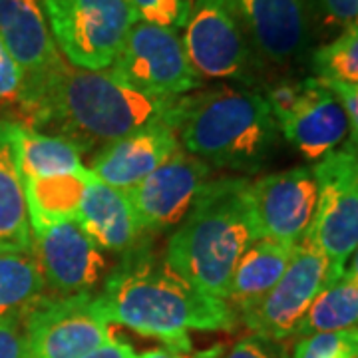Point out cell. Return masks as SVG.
Masks as SVG:
<instances>
[{"label":"cell","mask_w":358,"mask_h":358,"mask_svg":"<svg viewBox=\"0 0 358 358\" xmlns=\"http://www.w3.org/2000/svg\"><path fill=\"white\" fill-rule=\"evenodd\" d=\"M334 281L336 277L327 255L305 237L294 247L291 263L279 282L255 305L241 310L245 327L251 334L275 343L291 338L313 301Z\"/></svg>","instance_id":"ba28073f"},{"label":"cell","mask_w":358,"mask_h":358,"mask_svg":"<svg viewBox=\"0 0 358 358\" xmlns=\"http://www.w3.org/2000/svg\"><path fill=\"white\" fill-rule=\"evenodd\" d=\"M0 255H32V229L8 120H0Z\"/></svg>","instance_id":"d6986e66"},{"label":"cell","mask_w":358,"mask_h":358,"mask_svg":"<svg viewBox=\"0 0 358 358\" xmlns=\"http://www.w3.org/2000/svg\"><path fill=\"white\" fill-rule=\"evenodd\" d=\"M110 68L131 88L154 98H179L201 86L178 30L141 20Z\"/></svg>","instance_id":"9c48e42d"},{"label":"cell","mask_w":358,"mask_h":358,"mask_svg":"<svg viewBox=\"0 0 358 358\" xmlns=\"http://www.w3.org/2000/svg\"><path fill=\"white\" fill-rule=\"evenodd\" d=\"M136 358H187L179 352H173L169 348H152V350H145L141 355H136Z\"/></svg>","instance_id":"836d02e7"},{"label":"cell","mask_w":358,"mask_h":358,"mask_svg":"<svg viewBox=\"0 0 358 358\" xmlns=\"http://www.w3.org/2000/svg\"><path fill=\"white\" fill-rule=\"evenodd\" d=\"M355 22H357V24H358V13H357V20H355Z\"/></svg>","instance_id":"d590c367"},{"label":"cell","mask_w":358,"mask_h":358,"mask_svg":"<svg viewBox=\"0 0 358 358\" xmlns=\"http://www.w3.org/2000/svg\"><path fill=\"white\" fill-rule=\"evenodd\" d=\"M141 22L166 26V28H185L193 8V0H131Z\"/></svg>","instance_id":"4316f807"},{"label":"cell","mask_w":358,"mask_h":358,"mask_svg":"<svg viewBox=\"0 0 358 358\" xmlns=\"http://www.w3.org/2000/svg\"><path fill=\"white\" fill-rule=\"evenodd\" d=\"M52 38L66 62L108 70L140 20L131 0H40Z\"/></svg>","instance_id":"5b68a950"},{"label":"cell","mask_w":358,"mask_h":358,"mask_svg":"<svg viewBox=\"0 0 358 358\" xmlns=\"http://www.w3.org/2000/svg\"><path fill=\"white\" fill-rule=\"evenodd\" d=\"M46 282L32 255H0V317L20 313L42 296Z\"/></svg>","instance_id":"cb8c5ba5"},{"label":"cell","mask_w":358,"mask_h":358,"mask_svg":"<svg viewBox=\"0 0 358 358\" xmlns=\"http://www.w3.org/2000/svg\"><path fill=\"white\" fill-rule=\"evenodd\" d=\"M211 167L179 148L152 176L126 189L143 233H162L179 225L209 181Z\"/></svg>","instance_id":"7c38bea8"},{"label":"cell","mask_w":358,"mask_h":358,"mask_svg":"<svg viewBox=\"0 0 358 358\" xmlns=\"http://www.w3.org/2000/svg\"><path fill=\"white\" fill-rule=\"evenodd\" d=\"M291 358H358V329L296 338Z\"/></svg>","instance_id":"484cf974"},{"label":"cell","mask_w":358,"mask_h":358,"mask_svg":"<svg viewBox=\"0 0 358 358\" xmlns=\"http://www.w3.org/2000/svg\"><path fill=\"white\" fill-rule=\"evenodd\" d=\"M319 201L307 237L327 255L334 277H343L358 247V148L350 141L313 167Z\"/></svg>","instance_id":"8992f818"},{"label":"cell","mask_w":358,"mask_h":358,"mask_svg":"<svg viewBox=\"0 0 358 358\" xmlns=\"http://www.w3.org/2000/svg\"><path fill=\"white\" fill-rule=\"evenodd\" d=\"M350 261V267L346 268V273L355 279V281H358V247H357V251L352 253V257L348 259Z\"/></svg>","instance_id":"e575fe53"},{"label":"cell","mask_w":358,"mask_h":358,"mask_svg":"<svg viewBox=\"0 0 358 358\" xmlns=\"http://www.w3.org/2000/svg\"><path fill=\"white\" fill-rule=\"evenodd\" d=\"M24 358H82L106 345L110 324L96 307V294L40 296L22 315Z\"/></svg>","instance_id":"52a82bcc"},{"label":"cell","mask_w":358,"mask_h":358,"mask_svg":"<svg viewBox=\"0 0 358 358\" xmlns=\"http://www.w3.org/2000/svg\"><path fill=\"white\" fill-rule=\"evenodd\" d=\"M8 131L20 178H44L84 169L82 154L70 141L28 128L14 120H8Z\"/></svg>","instance_id":"7402d4cb"},{"label":"cell","mask_w":358,"mask_h":358,"mask_svg":"<svg viewBox=\"0 0 358 358\" xmlns=\"http://www.w3.org/2000/svg\"><path fill=\"white\" fill-rule=\"evenodd\" d=\"M319 189L313 167H293L251 181V205L259 239L296 247L317 213Z\"/></svg>","instance_id":"30bf717a"},{"label":"cell","mask_w":358,"mask_h":358,"mask_svg":"<svg viewBox=\"0 0 358 358\" xmlns=\"http://www.w3.org/2000/svg\"><path fill=\"white\" fill-rule=\"evenodd\" d=\"M32 253L44 282L60 296L90 293L106 273L103 249L78 221L32 231Z\"/></svg>","instance_id":"4fadbf2b"},{"label":"cell","mask_w":358,"mask_h":358,"mask_svg":"<svg viewBox=\"0 0 358 358\" xmlns=\"http://www.w3.org/2000/svg\"><path fill=\"white\" fill-rule=\"evenodd\" d=\"M324 18L334 26L355 24L358 13V0H317Z\"/></svg>","instance_id":"1f68e13d"},{"label":"cell","mask_w":358,"mask_h":358,"mask_svg":"<svg viewBox=\"0 0 358 358\" xmlns=\"http://www.w3.org/2000/svg\"><path fill=\"white\" fill-rule=\"evenodd\" d=\"M319 80L338 98V102L343 103V110L348 120V131L352 134L350 141L358 148V86L334 82V80H322V78Z\"/></svg>","instance_id":"4dcf8cb0"},{"label":"cell","mask_w":358,"mask_h":358,"mask_svg":"<svg viewBox=\"0 0 358 358\" xmlns=\"http://www.w3.org/2000/svg\"><path fill=\"white\" fill-rule=\"evenodd\" d=\"M294 247L257 239L239 257L227 289V305L235 313L255 305L279 282L287 271Z\"/></svg>","instance_id":"ffe728a7"},{"label":"cell","mask_w":358,"mask_h":358,"mask_svg":"<svg viewBox=\"0 0 358 358\" xmlns=\"http://www.w3.org/2000/svg\"><path fill=\"white\" fill-rule=\"evenodd\" d=\"M0 40L24 76L18 102L22 115L62 60L40 0H0Z\"/></svg>","instance_id":"5bb4252c"},{"label":"cell","mask_w":358,"mask_h":358,"mask_svg":"<svg viewBox=\"0 0 358 358\" xmlns=\"http://www.w3.org/2000/svg\"><path fill=\"white\" fill-rule=\"evenodd\" d=\"M239 16L231 0H193L183 32V48L199 78H241L249 68Z\"/></svg>","instance_id":"8fae6325"},{"label":"cell","mask_w":358,"mask_h":358,"mask_svg":"<svg viewBox=\"0 0 358 358\" xmlns=\"http://www.w3.org/2000/svg\"><path fill=\"white\" fill-rule=\"evenodd\" d=\"M317 78L358 86V24H348L329 44L313 54Z\"/></svg>","instance_id":"d4e9b609"},{"label":"cell","mask_w":358,"mask_h":358,"mask_svg":"<svg viewBox=\"0 0 358 358\" xmlns=\"http://www.w3.org/2000/svg\"><path fill=\"white\" fill-rule=\"evenodd\" d=\"M257 239L251 181L209 179L169 237L166 263L201 293L225 301L233 268Z\"/></svg>","instance_id":"3957f363"},{"label":"cell","mask_w":358,"mask_h":358,"mask_svg":"<svg viewBox=\"0 0 358 358\" xmlns=\"http://www.w3.org/2000/svg\"><path fill=\"white\" fill-rule=\"evenodd\" d=\"M358 329V281L348 273L331 282L313 301L294 336L303 338L319 333H338Z\"/></svg>","instance_id":"603a6c76"},{"label":"cell","mask_w":358,"mask_h":358,"mask_svg":"<svg viewBox=\"0 0 358 358\" xmlns=\"http://www.w3.org/2000/svg\"><path fill=\"white\" fill-rule=\"evenodd\" d=\"M96 307L108 324L157 338L179 355L192 348V331L237 327V313L225 301L201 293L166 261L148 255L128 259L115 268L96 294Z\"/></svg>","instance_id":"7a4b0ae2"},{"label":"cell","mask_w":358,"mask_h":358,"mask_svg":"<svg viewBox=\"0 0 358 358\" xmlns=\"http://www.w3.org/2000/svg\"><path fill=\"white\" fill-rule=\"evenodd\" d=\"M22 315L24 310L0 317V358H24Z\"/></svg>","instance_id":"f546056e"},{"label":"cell","mask_w":358,"mask_h":358,"mask_svg":"<svg viewBox=\"0 0 358 358\" xmlns=\"http://www.w3.org/2000/svg\"><path fill=\"white\" fill-rule=\"evenodd\" d=\"M277 129L265 96L219 86L187 96L178 136L183 150L209 167L253 173L271 152Z\"/></svg>","instance_id":"277c9868"},{"label":"cell","mask_w":358,"mask_h":358,"mask_svg":"<svg viewBox=\"0 0 358 358\" xmlns=\"http://www.w3.org/2000/svg\"><path fill=\"white\" fill-rule=\"evenodd\" d=\"M179 148L178 129L169 126L138 129L102 148L92 162L90 173L115 189L126 192L164 166Z\"/></svg>","instance_id":"2e32d148"},{"label":"cell","mask_w":358,"mask_h":358,"mask_svg":"<svg viewBox=\"0 0 358 358\" xmlns=\"http://www.w3.org/2000/svg\"><path fill=\"white\" fill-rule=\"evenodd\" d=\"M76 221L106 251H128L143 229L128 195L92 176Z\"/></svg>","instance_id":"ac0fdd59"},{"label":"cell","mask_w":358,"mask_h":358,"mask_svg":"<svg viewBox=\"0 0 358 358\" xmlns=\"http://www.w3.org/2000/svg\"><path fill=\"white\" fill-rule=\"evenodd\" d=\"M275 122L285 140L307 162L327 157L348 134L343 103L317 76L299 80L293 102Z\"/></svg>","instance_id":"9a60e30c"},{"label":"cell","mask_w":358,"mask_h":358,"mask_svg":"<svg viewBox=\"0 0 358 358\" xmlns=\"http://www.w3.org/2000/svg\"><path fill=\"white\" fill-rule=\"evenodd\" d=\"M187 96L154 98L108 70H80L64 58L54 68L38 98L22 114L28 128H48L50 136L76 145L78 152L106 148L152 126L179 129Z\"/></svg>","instance_id":"6da1fadb"},{"label":"cell","mask_w":358,"mask_h":358,"mask_svg":"<svg viewBox=\"0 0 358 358\" xmlns=\"http://www.w3.org/2000/svg\"><path fill=\"white\" fill-rule=\"evenodd\" d=\"M82 358H136V350L117 338H110L106 345L94 348L92 352H88L86 357Z\"/></svg>","instance_id":"d6a6232c"},{"label":"cell","mask_w":358,"mask_h":358,"mask_svg":"<svg viewBox=\"0 0 358 358\" xmlns=\"http://www.w3.org/2000/svg\"><path fill=\"white\" fill-rule=\"evenodd\" d=\"M217 358H291L279 348V343L261 338L257 334H249L239 338L235 345H231L223 355Z\"/></svg>","instance_id":"f1b7e54d"},{"label":"cell","mask_w":358,"mask_h":358,"mask_svg":"<svg viewBox=\"0 0 358 358\" xmlns=\"http://www.w3.org/2000/svg\"><path fill=\"white\" fill-rule=\"evenodd\" d=\"M257 48L273 62L299 58L308 38L303 0H231Z\"/></svg>","instance_id":"e0dca14e"},{"label":"cell","mask_w":358,"mask_h":358,"mask_svg":"<svg viewBox=\"0 0 358 358\" xmlns=\"http://www.w3.org/2000/svg\"><path fill=\"white\" fill-rule=\"evenodd\" d=\"M24 86V76L18 64L14 62L10 52L0 40V108L16 106L20 102V94Z\"/></svg>","instance_id":"83f0119b"},{"label":"cell","mask_w":358,"mask_h":358,"mask_svg":"<svg viewBox=\"0 0 358 358\" xmlns=\"http://www.w3.org/2000/svg\"><path fill=\"white\" fill-rule=\"evenodd\" d=\"M92 179L90 169L44 178H22L30 229L38 231L64 221H76Z\"/></svg>","instance_id":"44dd1931"}]
</instances>
